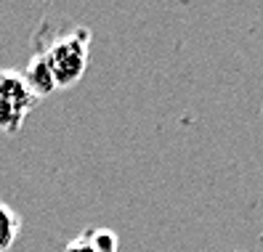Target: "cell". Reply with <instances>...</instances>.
Masks as SVG:
<instances>
[{"label":"cell","instance_id":"6","mask_svg":"<svg viewBox=\"0 0 263 252\" xmlns=\"http://www.w3.org/2000/svg\"><path fill=\"white\" fill-rule=\"evenodd\" d=\"M61 252H96V247L93 244H90L88 239H85V236L80 234V236H77V239H72L64 249H61Z\"/></svg>","mask_w":263,"mask_h":252},{"label":"cell","instance_id":"1","mask_svg":"<svg viewBox=\"0 0 263 252\" xmlns=\"http://www.w3.org/2000/svg\"><path fill=\"white\" fill-rule=\"evenodd\" d=\"M45 64H48L56 88H72L80 83V77L88 69V53H90V29L74 27L69 32L53 37L45 51H40Z\"/></svg>","mask_w":263,"mask_h":252},{"label":"cell","instance_id":"2","mask_svg":"<svg viewBox=\"0 0 263 252\" xmlns=\"http://www.w3.org/2000/svg\"><path fill=\"white\" fill-rule=\"evenodd\" d=\"M37 101L19 69H0V133H19Z\"/></svg>","mask_w":263,"mask_h":252},{"label":"cell","instance_id":"4","mask_svg":"<svg viewBox=\"0 0 263 252\" xmlns=\"http://www.w3.org/2000/svg\"><path fill=\"white\" fill-rule=\"evenodd\" d=\"M22 231V218L11 204L0 202V252H8Z\"/></svg>","mask_w":263,"mask_h":252},{"label":"cell","instance_id":"3","mask_svg":"<svg viewBox=\"0 0 263 252\" xmlns=\"http://www.w3.org/2000/svg\"><path fill=\"white\" fill-rule=\"evenodd\" d=\"M22 77H24V83L29 85V90H32L37 99H43V96H48V93H53V90H56L53 74H51L48 64H45L43 53H35L32 59H29V64L24 67Z\"/></svg>","mask_w":263,"mask_h":252},{"label":"cell","instance_id":"5","mask_svg":"<svg viewBox=\"0 0 263 252\" xmlns=\"http://www.w3.org/2000/svg\"><path fill=\"white\" fill-rule=\"evenodd\" d=\"M83 236L96 247V252H117V234L109 228H88Z\"/></svg>","mask_w":263,"mask_h":252}]
</instances>
